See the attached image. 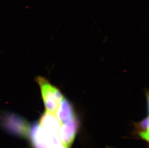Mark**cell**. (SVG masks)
I'll return each mask as SVG.
<instances>
[{"mask_svg": "<svg viewBox=\"0 0 149 148\" xmlns=\"http://www.w3.org/2000/svg\"><path fill=\"white\" fill-rule=\"evenodd\" d=\"M37 82L41 89V94L47 112L55 113L64 98L59 89L52 85L47 78L38 77Z\"/></svg>", "mask_w": 149, "mask_h": 148, "instance_id": "obj_1", "label": "cell"}, {"mask_svg": "<svg viewBox=\"0 0 149 148\" xmlns=\"http://www.w3.org/2000/svg\"><path fill=\"white\" fill-rule=\"evenodd\" d=\"M79 123L76 117L61 124L58 136L62 144L66 148L72 146L76 137Z\"/></svg>", "mask_w": 149, "mask_h": 148, "instance_id": "obj_2", "label": "cell"}, {"mask_svg": "<svg viewBox=\"0 0 149 148\" xmlns=\"http://www.w3.org/2000/svg\"><path fill=\"white\" fill-rule=\"evenodd\" d=\"M40 124L44 131L49 134H58L61 123L55 113L46 112L41 118Z\"/></svg>", "mask_w": 149, "mask_h": 148, "instance_id": "obj_3", "label": "cell"}, {"mask_svg": "<svg viewBox=\"0 0 149 148\" xmlns=\"http://www.w3.org/2000/svg\"><path fill=\"white\" fill-rule=\"evenodd\" d=\"M138 134L143 140H149V119L148 116L136 124Z\"/></svg>", "mask_w": 149, "mask_h": 148, "instance_id": "obj_5", "label": "cell"}, {"mask_svg": "<svg viewBox=\"0 0 149 148\" xmlns=\"http://www.w3.org/2000/svg\"><path fill=\"white\" fill-rule=\"evenodd\" d=\"M55 114L61 124L75 117L72 104L65 98L62 100Z\"/></svg>", "mask_w": 149, "mask_h": 148, "instance_id": "obj_4", "label": "cell"}]
</instances>
